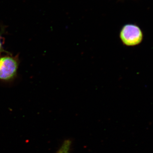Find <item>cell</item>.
<instances>
[{"label": "cell", "mask_w": 153, "mask_h": 153, "mask_svg": "<svg viewBox=\"0 0 153 153\" xmlns=\"http://www.w3.org/2000/svg\"><path fill=\"white\" fill-rule=\"evenodd\" d=\"M71 143V141L66 140L63 143L57 153H70Z\"/></svg>", "instance_id": "3"}, {"label": "cell", "mask_w": 153, "mask_h": 153, "mask_svg": "<svg viewBox=\"0 0 153 153\" xmlns=\"http://www.w3.org/2000/svg\"><path fill=\"white\" fill-rule=\"evenodd\" d=\"M3 37L1 36V33H0V56H1V54L3 52H6L4 50V47H3Z\"/></svg>", "instance_id": "4"}, {"label": "cell", "mask_w": 153, "mask_h": 153, "mask_svg": "<svg viewBox=\"0 0 153 153\" xmlns=\"http://www.w3.org/2000/svg\"><path fill=\"white\" fill-rule=\"evenodd\" d=\"M19 64L17 56H0V80L9 82L16 78Z\"/></svg>", "instance_id": "1"}, {"label": "cell", "mask_w": 153, "mask_h": 153, "mask_svg": "<svg viewBox=\"0 0 153 153\" xmlns=\"http://www.w3.org/2000/svg\"><path fill=\"white\" fill-rule=\"evenodd\" d=\"M123 43L129 47L135 46L141 43L143 34L140 28L136 25H127L124 26L120 33Z\"/></svg>", "instance_id": "2"}]
</instances>
